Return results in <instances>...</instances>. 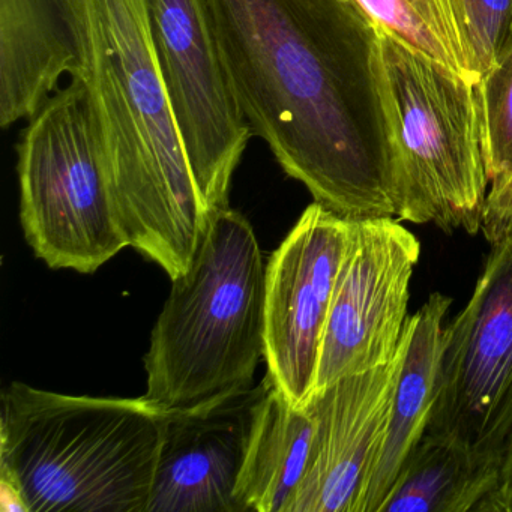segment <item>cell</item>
<instances>
[{"label":"cell","mask_w":512,"mask_h":512,"mask_svg":"<svg viewBox=\"0 0 512 512\" xmlns=\"http://www.w3.org/2000/svg\"><path fill=\"white\" fill-rule=\"evenodd\" d=\"M208 7L239 109L283 172L346 220L397 217V136L376 22L353 0Z\"/></svg>","instance_id":"1"},{"label":"cell","mask_w":512,"mask_h":512,"mask_svg":"<svg viewBox=\"0 0 512 512\" xmlns=\"http://www.w3.org/2000/svg\"><path fill=\"white\" fill-rule=\"evenodd\" d=\"M92 125L128 244L172 280L209 217L161 76L146 0H82Z\"/></svg>","instance_id":"2"},{"label":"cell","mask_w":512,"mask_h":512,"mask_svg":"<svg viewBox=\"0 0 512 512\" xmlns=\"http://www.w3.org/2000/svg\"><path fill=\"white\" fill-rule=\"evenodd\" d=\"M164 410L16 382L2 394L4 500L25 512H146Z\"/></svg>","instance_id":"3"},{"label":"cell","mask_w":512,"mask_h":512,"mask_svg":"<svg viewBox=\"0 0 512 512\" xmlns=\"http://www.w3.org/2000/svg\"><path fill=\"white\" fill-rule=\"evenodd\" d=\"M173 281L145 358V400L181 409L251 388L266 352V266L235 209L209 215L190 269Z\"/></svg>","instance_id":"4"},{"label":"cell","mask_w":512,"mask_h":512,"mask_svg":"<svg viewBox=\"0 0 512 512\" xmlns=\"http://www.w3.org/2000/svg\"><path fill=\"white\" fill-rule=\"evenodd\" d=\"M380 52L397 136L398 220L476 235L490 181L475 85L382 28Z\"/></svg>","instance_id":"5"},{"label":"cell","mask_w":512,"mask_h":512,"mask_svg":"<svg viewBox=\"0 0 512 512\" xmlns=\"http://www.w3.org/2000/svg\"><path fill=\"white\" fill-rule=\"evenodd\" d=\"M17 175L26 239L50 268L92 274L130 247L82 80L29 119L17 143Z\"/></svg>","instance_id":"6"},{"label":"cell","mask_w":512,"mask_h":512,"mask_svg":"<svg viewBox=\"0 0 512 512\" xmlns=\"http://www.w3.org/2000/svg\"><path fill=\"white\" fill-rule=\"evenodd\" d=\"M424 436L499 470L512 445V239L491 245L466 307L443 331Z\"/></svg>","instance_id":"7"},{"label":"cell","mask_w":512,"mask_h":512,"mask_svg":"<svg viewBox=\"0 0 512 512\" xmlns=\"http://www.w3.org/2000/svg\"><path fill=\"white\" fill-rule=\"evenodd\" d=\"M170 107L206 215L229 206L254 136L230 88L208 0H146Z\"/></svg>","instance_id":"8"},{"label":"cell","mask_w":512,"mask_h":512,"mask_svg":"<svg viewBox=\"0 0 512 512\" xmlns=\"http://www.w3.org/2000/svg\"><path fill=\"white\" fill-rule=\"evenodd\" d=\"M419 256L418 238L394 218L350 220L314 392L394 358L409 319L410 281Z\"/></svg>","instance_id":"9"},{"label":"cell","mask_w":512,"mask_h":512,"mask_svg":"<svg viewBox=\"0 0 512 512\" xmlns=\"http://www.w3.org/2000/svg\"><path fill=\"white\" fill-rule=\"evenodd\" d=\"M349 235L350 220L314 202L266 265L268 373L298 407L308 406L314 394L323 334Z\"/></svg>","instance_id":"10"},{"label":"cell","mask_w":512,"mask_h":512,"mask_svg":"<svg viewBox=\"0 0 512 512\" xmlns=\"http://www.w3.org/2000/svg\"><path fill=\"white\" fill-rule=\"evenodd\" d=\"M271 377L256 388L164 410L146 512H242V475Z\"/></svg>","instance_id":"11"},{"label":"cell","mask_w":512,"mask_h":512,"mask_svg":"<svg viewBox=\"0 0 512 512\" xmlns=\"http://www.w3.org/2000/svg\"><path fill=\"white\" fill-rule=\"evenodd\" d=\"M400 361L398 349L388 364L314 392L316 433L289 512H359L385 439Z\"/></svg>","instance_id":"12"},{"label":"cell","mask_w":512,"mask_h":512,"mask_svg":"<svg viewBox=\"0 0 512 512\" xmlns=\"http://www.w3.org/2000/svg\"><path fill=\"white\" fill-rule=\"evenodd\" d=\"M86 73L82 0H0V127L34 118L64 74Z\"/></svg>","instance_id":"13"},{"label":"cell","mask_w":512,"mask_h":512,"mask_svg":"<svg viewBox=\"0 0 512 512\" xmlns=\"http://www.w3.org/2000/svg\"><path fill=\"white\" fill-rule=\"evenodd\" d=\"M452 299L431 293L407 319L400 341V370L392 394L388 427L359 512H382L407 457L427 430L436 395L445 319Z\"/></svg>","instance_id":"14"},{"label":"cell","mask_w":512,"mask_h":512,"mask_svg":"<svg viewBox=\"0 0 512 512\" xmlns=\"http://www.w3.org/2000/svg\"><path fill=\"white\" fill-rule=\"evenodd\" d=\"M314 433L311 404L290 403L271 377L239 488L242 512H289L307 472Z\"/></svg>","instance_id":"15"},{"label":"cell","mask_w":512,"mask_h":512,"mask_svg":"<svg viewBox=\"0 0 512 512\" xmlns=\"http://www.w3.org/2000/svg\"><path fill=\"white\" fill-rule=\"evenodd\" d=\"M497 479L499 470L482 466L463 449L422 436L382 512L482 511Z\"/></svg>","instance_id":"16"},{"label":"cell","mask_w":512,"mask_h":512,"mask_svg":"<svg viewBox=\"0 0 512 512\" xmlns=\"http://www.w3.org/2000/svg\"><path fill=\"white\" fill-rule=\"evenodd\" d=\"M377 26L467 82H479L455 0H353Z\"/></svg>","instance_id":"17"},{"label":"cell","mask_w":512,"mask_h":512,"mask_svg":"<svg viewBox=\"0 0 512 512\" xmlns=\"http://www.w3.org/2000/svg\"><path fill=\"white\" fill-rule=\"evenodd\" d=\"M488 191L512 179V52L475 85Z\"/></svg>","instance_id":"18"},{"label":"cell","mask_w":512,"mask_h":512,"mask_svg":"<svg viewBox=\"0 0 512 512\" xmlns=\"http://www.w3.org/2000/svg\"><path fill=\"white\" fill-rule=\"evenodd\" d=\"M479 79L512 52V0H455Z\"/></svg>","instance_id":"19"},{"label":"cell","mask_w":512,"mask_h":512,"mask_svg":"<svg viewBox=\"0 0 512 512\" xmlns=\"http://www.w3.org/2000/svg\"><path fill=\"white\" fill-rule=\"evenodd\" d=\"M481 230L490 245L512 239V179L499 190L488 191Z\"/></svg>","instance_id":"20"},{"label":"cell","mask_w":512,"mask_h":512,"mask_svg":"<svg viewBox=\"0 0 512 512\" xmlns=\"http://www.w3.org/2000/svg\"><path fill=\"white\" fill-rule=\"evenodd\" d=\"M482 511L512 512V445L508 454H506L502 467H500L496 488L488 496Z\"/></svg>","instance_id":"21"}]
</instances>
